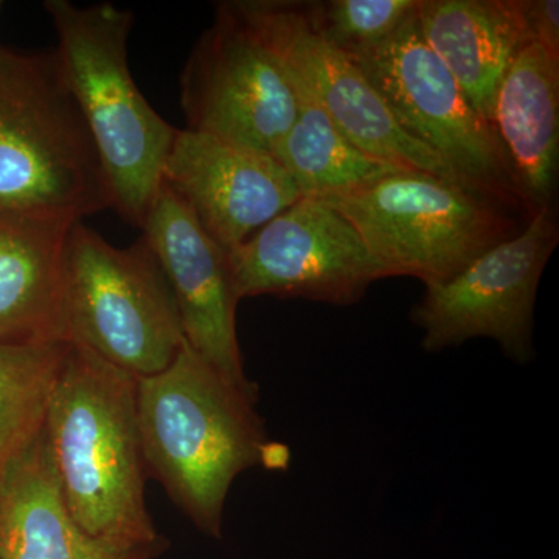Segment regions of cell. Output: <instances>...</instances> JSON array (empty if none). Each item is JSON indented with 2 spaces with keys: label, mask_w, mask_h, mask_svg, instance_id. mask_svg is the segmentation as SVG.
<instances>
[{
  "label": "cell",
  "mask_w": 559,
  "mask_h": 559,
  "mask_svg": "<svg viewBox=\"0 0 559 559\" xmlns=\"http://www.w3.org/2000/svg\"><path fill=\"white\" fill-rule=\"evenodd\" d=\"M259 392L224 378L189 344L167 369L138 380L148 476L200 532L219 539L231 484L250 468L286 469L290 452L267 437Z\"/></svg>",
  "instance_id": "obj_1"
},
{
  "label": "cell",
  "mask_w": 559,
  "mask_h": 559,
  "mask_svg": "<svg viewBox=\"0 0 559 559\" xmlns=\"http://www.w3.org/2000/svg\"><path fill=\"white\" fill-rule=\"evenodd\" d=\"M43 429L62 500L80 527L159 551L164 540L146 509L138 380L68 342Z\"/></svg>",
  "instance_id": "obj_2"
},
{
  "label": "cell",
  "mask_w": 559,
  "mask_h": 559,
  "mask_svg": "<svg viewBox=\"0 0 559 559\" xmlns=\"http://www.w3.org/2000/svg\"><path fill=\"white\" fill-rule=\"evenodd\" d=\"M58 64L90 130L112 209L142 227L159 193L176 128L162 119L132 79L128 39L134 16L112 3L47 0Z\"/></svg>",
  "instance_id": "obj_3"
},
{
  "label": "cell",
  "mask_w": 559,
  "mask_h": 559,
  "mask_svg": "<svg viewBox=\"0 0 559 559\" xmlns=\"http://www.w3.org/2000/svg\"><path fill=\"white\" fill-rule=\"evenodd\" d=\"M112 209L57 55L0 46V212L81 221Z\"/></svg>",
  "instance_id": "obj_4"
},
{
  "label": "cell",
  "mask_w": 559,
  "mask_h": 559,
  "mask_svg": "<svg viewBox=\"0 0 559 559\" xmlns=\"http://www.w3.org/2000/svg\"><path fill=\"white\" fill-rule=\"evenodd\" d=\"M64 340L135 380L167 369L187 344L167 280L146 242L114 248L83 221L70 226L61 278Z\"/></svg>",
  "instance_id": "obj_5"
},
{
  "label": "cell",
  "mask_w": 559,
  "mask_h": 559,
  "mask_svg": "<svg viewBox=\"0 0 559 559\" xmlns=\"http://www.w3.org/2000/svg\"><path fill=\"white\" fill-rule=\"evenodd\" d=\"M320 201L352 223L389 277L426 286L448 282L513 229L495 201L423 171L392 173Z\"/></svg>",
  "instance_id": "obj_6"
},
{
  "label": "cell",
  "mask_w": 559,
  "mask_h": 559,
  "mask_svg": "<svg viewBox=\"0 0 559 559\" xmlns=\"http://www.w3.org/2000/svg\"><path fill=\"white\" fill-rule=\"evenodd\" d=\"M415 11L389 38L348 57L401 130L443 157L481 197L520 205L498 132L471 106L450 70L423 39Z\"/></svg>",
  "instance_id": "obj_7"
},
{
  "label": "cell",
  "mask_w": 559,
  "mask_h": 559,
  "mask_svg": "<svg viewBox=\"0 0 559 559\" xmlns=\"http://www.w3.org/2000/svg\"><path fill=\"white\" fill-rule=\"evenodd\" d=\"M187 130L274 153L296 119L285 66L242 16L237 2L216 7L180 75Z\"/></svg>",
  "instance_id": "obj_8"
},
{
  "label": "cell",
  "mask_w": 559,
  "mask_h": 559,
  "mask_svg": "<svg viewBox=\"0 0 559 559\" xmlns=\"http://www.w3.org/2000/svg\"><path fill=\"white\" fill-rule=\"evenodd\" d=\"M558 241L555 207L543 209L521 234L488 249L448 282L426 286L412 311L423 330V348L440 352L489 337L514 362H528L535 356L536 293Z\"/></svg>",
  "instance_id": "obj_9"
},
{
  "label": "cell",
  "mask_w": 559,
  "mask_h": 559,
  "mask_svg": "<svg viewBox=\"0 0 559 559\" xmlns=\"http://www.w3.org/2000/svg\"><path fill=\"white\" fill-rule=\"evenodd\" d=\"M237 5L353 145L395 167L428 173L477 193L443 157L401 130L355 61L323 38L307 2L240 0Z\"/></svg>",
  "instance_id": "obj_10"
},
{
  "label": "cell",
  "mask_w": 559,
  "mask_h": 559,
  "mask_svg": "<svg viewBox=\"0 0 559 559\" xmlns=\"http://www.w3.org/2000/svg\"><path fill=\"white\" fill-rule=\"evenodd\" d=\"M227 257L240 300L274 296L347 307L389 277L352 223L312 198H300Z\"/></svg>",
  "instance_id": "obj_11"
},
{
  "label": "cell",
  "mask_w": 559,
  "mask_h": 559,
  "mask_svg": "<svg viewBox=\"0 0 559 559\" xmlns=\"http://www.w3.org/2000/svg\"><path fill=\"white\" fill-rule=\"evenodd\" d=\"M140 229L170 286L187 344L238 388L259 392L242 366L237 336L240 299L226 250L165 183Z\"/></svg>",
  "instance_id": "obj_12"
},
{
  "label": "cell",
  "mask_w": 559,
  "mask_h": 559,
  "mask_svg": "<svg viewBox=\"0 0 559 559\" xmlns=\"http://www.w3.org/2000/svg\"><path fill=\"white\" fill-rule=\"evenodd\" d=\"M162 183L226 252L301 198L271 154L191 130L176 132Z\"/></svg>",
  "instance_id": "obj_13"
},
{
  "label": "cell",
  "mask_w": 559,
  "mask_h": 559,
  "mask_svg": "<svg viewBox=\"0 0 559 559\" xmlns=\"http://www.w3.org/2000/svg\"><path fill=\"white\" fill-rule=\"evenodd\" d=\"M156 554L95 538L80 527L62 500L44 429L0 474V559H151Z\"/></svg>",
  "instance_id": "obj_14"
},
{
  "label": "cell",
  "mask_w": 559,
  "mask_h": 559,
  "mask_svg": "<svg viewBox=\"0 0 559 559\" xmlns=\"http://www.w3.org/2000/svg\"><path fill=\"white\" fill-rule=\"evenodd\" d=\"M423 39L489 127L500 83L530 38L521 0H418Z\"/></svg>",
  "instance_id": "obj_15"
},
{
  "label": "cell",
  "mask_w": 559,
  "mask_h": 559,
  "mask_svg": "<svg viewBox=\"0 0 559 559\" xmlns=\"http://www.w3.org/2000/svg\"><path fill=\"white\" fill-rule=\"evenodd\" d=\"M495 130L513 170L521 205L533 218L555 207L559 165V60L532 43L500 83Z\"/></svg>",
  "instance_id": "obj_16"
},
{
  "label": "cell",
  "mask_w": 559,
  "mask_h": 559,
  "mask_svg": "<svg viewBox=\"0 0 559 559\" xmlns=\"http://www.w3.org/2000/svg\"><path fill=\"white\" fill-rule=\"evenodd\" d=\"M73 223L0 212V345L66 341L62 260Z\"/></svg>",
  "instance_id": "obj_17"
},
{
  "label": "cell",
  "mask_w": 559,
  "mask_h": 559,
  "mask_svg": "<svg viewBox=\"0 0 559 559\" xmlns=\"http://www.w3.org/2000/svg\"><path fill=\"white\" fill-rule=\"evenodd\" d=\"M288 75L296 95V119L272 156L294 180L301 198L340 197L404 171L353 145L312 92L289 72Z\"/></svg>",
  "instance_id": "obj_18"
},
{
  "label": "cell",
  "mask_w": 559,
  "mask_h": 559,
  "mask_svg": "<svg viewBox=\"0 0 559 559\" xmlns=\"http://www.w3.org/2000/svg\"><path fill=\"white\" fill-rule=\"evenodd\" d=\"M68 342L0 345V474L43 429Z\"/></svg>",
  "instance_id": "obj_19"
},
{
  "label": "cell",
  "mask_w": 559,
  "mask_h": 559,
  "mask_svg": "<svg viewBox=\"0 0 559 559\" xmlns=\"http://www.w3.org/2000/svg\"><path fill=\"white\" fill-rule=\"evenodd\" d=\"M418 0L307 2L316 27L334 47L352 53L389 38L417 9Z\"/></svg>",
  "instance_id": "obj_20"
},
{
  "label": "cell",
  "mask_w": 559,
  "mask_h": 559,
  "mask_svg": "<svg viewBox=\"0 0 559 559\" xmlns=\"http://www.w3.org/2000/svg\"><path fill=\"white\" fill-rule=\"evenodd\" d=\"M521 5L530 38L559 60L558 0H521Z\"/></svg>",
  "instance_id": "obj_21"
},
{
  "label": "cell",
  "mask_w": 559,
  "mask_h": 559,
  "mask_svg": "<svg viewBox=\"0 0 559 559\" xmlns=\"http://www.w3.org/2000/svg\"><path fill=\"white\" fill-rule=\"evenodd\" d=\"M2 5H3V3H2V2H0V10H2Z\"/></svg>",
  "instance_id": "obj_22"
}]
</instances>
